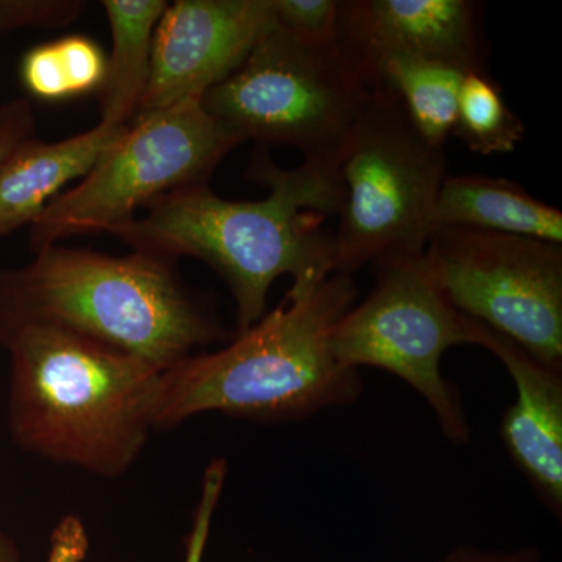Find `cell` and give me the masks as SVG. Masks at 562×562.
Segmentation results:
<instances>
[{
  "instance_id": "cell-1",
  "label": "cell",
  "mask_w": 562,
  "mask_h": 562,
  "mask_svg": "<svg viewBox=\"0 0 562 562\" xmlns=\"http://www.w3.org/2000/svg\"><path fill=\"white\" fill-rule=\"evenodd\" d=\"M339 161L310 157L299 168L280 169L268 155H255L251 179L269 188L262 201H225L209 184H194L154 199L143 216L110 233L140 254L206 262L231 288L243 333L268 313L279 277L295 281L333 273L331 236L321 224L341 211Z\"/></svg>"
},
{
  "instance_id": "cell-2",
  "label": "cell",
  "mask_w": 562,
  "mask_h": 562,
  "mask_svg": "<svg viewBox=\"0 0 562 562\" xmlns=\"http://www.w3.org/2000/svg\"><path fill=\"white\" fill-rule=\"evenodd\" d=\"M349 276L295 280L279 306L225 347L194 353L161 371L155 430L221 413L251 422L303 420L360 397V372L342 368L331 336L357 303Z\"/></svg>"
},
{
  "instance_id": "cell-3",
  "label": "cell",
  "mask_w": 562,
  "mask_h": 562,
  "mask_svg": "<svg viewBox=\"0 0 562 562\" xmlns=\"http://www.w3.org/2000/svg\"><path fill=\"white\" fill-rule=\"evenodd\" d=\"M9 351V430L20 449L102 479L131 471L154 428L160 369L61 328L27 325Z\"/></svg>"
},
{
  "instance_id": "cell-4",
  "label": "cell",
  "mask_w": 562,
  "mask_h": 562,
  "mask_svg": "<svg viewBox=\"0 0 562 562\" xmlns=\"http://www.w3.org/2000/svg\"><path fill=\"white\" fill-rule=\"evenodd\" d=\"M0 271V341L27 325L61 328L160 371L224 338L181 283L176 261L50 246Z\"/></svg>"
},
{
  "instance_id": "cell-5",
  "label": "cell",
  "mask_w": 562,
  "mask_h": 562,
  "mask_svg": "<svg viewBox=\"0 0 562 562\" xmlns=\"http://www.w3.org/2000/svg\"><path fill=\"white\" fill-rule=\"evenodd\" d=\"M344 202L331 236V272L424 254L446 172V154L431 146L387 90L369 95L339 161Z\"/></svg>"
},
{
  "instance_id": "cell-6",
  "label": "cell",
  "mask_w": 562,
  "mask_h": 562,
  "mask_svg": "<svg viewBox=\"0 0 562 562\" xmlns=\"http://www.w3.org/2000/svg\"><path fill=\"white\" fill-rule=\"evenodd\" d=\"M369 95L338 47L310 46L273 25L201 105L243 143L341 158Z\"/></svg>"
},
{
  "instance_id": "cell-7",
  "label": "cell",
  "mask_w": 562,
  "mask_h": 562,
  "mask_svg": "<svg viewBox=\"0 0 562 562\" xmlns=\"http://www.w3.org/2000/svg\"><path fill=\"white\" fill-rule=\"evenodd\" d=\"M375 284L336 324L331 349L342 368H376L398 376L424 397L442 435L454 446L471 427L453 384L442 375L443 353L473 346L471 319L454 308L424 254L372 265Z\"/></svg>"
},
{
  "instance_id": "cell-8",
  "label": "cell",
  "mask_w": 562,
  "mask_h": 562,
  "mask_svg": "<svg viewBox=\"0 0 562 562\" xmlns=\"http://www.w3.org/2000/svg\"><path fill=\"white\" fill-rule=\"evenodd\" d=\"M239 144L201 101L135 122L77 187L55 198L33 222V251L72 236L110 233L166 192L205 184Z\"/></svg>"
},
{
  "instance_id": "cell-9",
  "label": "cell",
  "mask_w": 562,
  "mask_h": 562,
  "mask_svg": "<svg viewBox=\"0 0 562 562\" xmlns=\"http://www.w3.org/2000/svg\"><path fill=\"white\" fill-rule=\"evenodd\" d=\"M425 257L458 312L562 371L561 244L447 227L431 233Z\"/></svg>"
},
{
  "instance_id": "cell-10",
  "label": "cell",
  "mask_w": 562,
  "mask_h": 562,
  "mask_svg": "<svg viewBox=\"0 0 562 562\" xmlns=\"http://www.w3.org/2000/svg\"><path fill=\"white\" fill-rule=\"evenodd\" d=\"M273 25L272 0H179L166 7L155 29L149 83L132 124L201 101Z\"/></svg>"
},
{
  "instance_id": "cell-11",
  "label": "cell",
  "mask_w": 562,
  "mask_h": 562,
  "mask_svg": "<svg viewBox=\"0 0 562 562\" xmlns=\"http://www.w3.org/2000/svg\"><path fill=\"white\" fill-rule=\"evenodd\" d=\"M480 13L482 7L469 0H344L336 47L369 92L383 63L394 57L486 72Z\"/></svg>"
},
{
  "instance_id": "cell-12",
  "label": "cell",
  "mask_w": 562,
  "mask_h": 562,
  "mask_svg": "<svg viewBox=\"0 0 562 562\" xmlns=\"http://www.w3.org/2000/svg\"><path fill=\"white\" fill-rule=\"evenodd\" d=\"M471 327L473 346L491 351L516 387V401L501 425L506 452L536 497L562 520V371L542 364L482 322L471 319Z\"/></svg>"
},
{
  "instance_id": "cell-13",
  "label": "cell",
  "mask_w": 562,
  "mask_h": 562,
  "mask_svg": "<svg viewBox=\"0 0 562 562\" xmlns=\"http://www.w3.org/2000/svg\"><path fill=\"white\" fill-rule=\"evenodd\" d=\"M131 125L99 122L58 143L31 138L0 165V236L33 224L69 181L83 179Z\"/></svg>"
},
{
  "instance_id": "cell-14",
  "label": "cell",
  "mask_w": 562,
  "mask_h": 562,
  "mask_svg": "<svg viewBox=\"0 0 562 562\" xmlns=\"http://www.w3.org/2000/svg\"><path fill=\"white\" fill-rule=\"evenodd\" d=\"M460 227L562 243V213L512 180L447 176L432 211L436 228Z\"/></svg>"
},
{
  "instance_id": "cell-15",
  "label": "cell",
  "mask_w": 562,
  "mask_h": 562,
  "mask_svg": "<svg viewBox=\"0 0 562 562\" xmlns=\"http://www.w3.org/2000/svg\"><path fill=\"white\" fill-rule=\"evenodd\" d=\"M109 18L111 54L101 94L102 122L131 125L135 120L147 83L151 49L165 0H103Z\"/></svg>"
},
{
  "instance_id": "cell-16",
  "label": "cell",
  "mask_w": 562,
  "mask_h": 562,
  "mask_svg": "<svg viewBox=\"0 0 562 562\" xmlns=\"http://www.w3.org/2000/svg\"><path fill=\"white\" fill-rule=\"evenodd\" d=\"M464 76L461 69L446 63L394 57L383 63L375 90L392 92L422 138L443 149L457 124Z\"/></svg>"
},
{
  "instance_id": "cell-17",
  "label": "cell",
  "mask_w": 562,
  "mask_h": 562,
  "mask_svg": "<svg viewBox=\"0 0 562 562\" xmlns=\"http://www.w3.org/2000/svg\"><path fill=\"white\" fill-rule=\"evenodd\" d=\"M109 57L95 41L74 35L33 47L21 61L25 90L43 101H65L101 91Z\"/></svg>"
},
{
  "instance_id": "cell-18",
  "label": "cell",
  "mask_w": 562,
  "mask_h": 562,
  "mask_svg": "<svg viewBox=\"0 0 562 562\" xmlns=\"http://www.w3.org/2000/svg\"><path fill=\"white\" fill-rule=\"evenodd\" d=\"M524 124L506 105L501 88L486 72L465 74L458 95V136L475 154H509L524 138Z\"/></svg>"
},
{
  "instance_id": "cell-19",
  "label": "cell",
  "mask_w": 562,
  "mask_h": 562,
  "mask_svg": "<svg viewBox=\"0 0 562 562\" xmlns=\"http://www.w3.org/2000/svg\"><path fill=\"white\" fill-rule=\"evenodd\" d=\"M277 27L314 47H336L339 0H272Z\"/></svg>"
},
{
  "instance_id": "cell-20",
  "label": "cell",
  "mask_w": 562,
  "mask_h": 562,
  "mask_svg": "<svg viewBox=\"0 0 562 562\" xmlns=\"http://www.w3.org/2000/svg\"><path fill=\"white\" fill-rule=\"evenodd\" d=\"M85 9L87 2L79 0H0V33L21 27H63Z\"/></svg>"
},
{
  "instance_id": "cell-21",
  "label": "cell",
  "mask_w": 562,
  "mask_h": 562,
  "mask_svg": "<svg viewBox=\"0 0 562 562\" xmlns=\"http://www.w3.org/2000/svg\"><path fill=\"white\" fill-rule=\"evenodd\" d=\"M227 465L222 461H211L203 475L201 502L195 513L194 524L187 543L184 562H203L206 542H209L211 520L224 490Z\"/></svg>"
},
{
  "instance_id": "cell-22",
  "label": "cell",
  "mask_w": 562,
  "mask_h": 562,
  "mask_svg": "<svg viewBox=\"0 0 562 562\" xmlns=\"http://www.w3.org/2000/svg\"><path fill=\"white\" fill-rule=\"evenodd\" d=\"M33 132L35 117L29 101L14 99L0 105V165L24 140L33 138Z\"/></svg>"
},
{
  "instance_id": "cell-23",
  "label": "cell",
  "mask_w": 562,
  "mask_h": 562,
  "mask_svg": "<svg viewBox=\"0 0 562 562\" xmlns=\"http://www.w3.org/2000/svg\"><path fill=\"white\" fill-rule=\"evenodd\" d=\"M90 550V536L79 516L68 514L50 535L47 562H83Z\"/></svg>"
},
{
  "instance_id": "cell-24",
  "label": "cell",
  "mask_w": 562,
  "mask_h": 562,
  "mask_svg": "<svg viewBox=\"0 0 562 562\" xmlns=\"http://www.w3.org/2000/svg\"><path fill=\"white\" fill-rule=\"evenodd\" d=\"M435 562H547L535 546L517 549H486L475 543H460Z\"/></svg>"
},
{
  "instance_id": "cell-25",
  "label": "cell",
  "mask_w": 562,
  "mask_h": 562,
  "mask_svg": "<svg viewBox=\"0 0 562 562\" xmlns=\"http://www.w3.org/2000/svg\"><path fill=\"white\" fill-rule=\"evenodd\" d=\"M0 562H16L13 543L0 532Z\"/></svg>"
}]
</instances>
